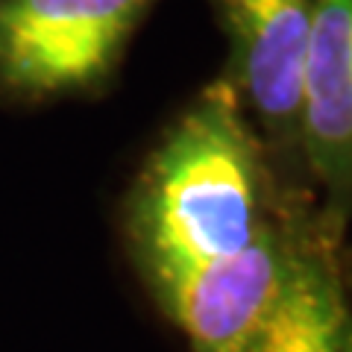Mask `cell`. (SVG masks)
<instances>
[{"mask_svg": "<svg viewBox=\"0 0 352 352\" xmlns=\"http://www.w3.org/2000/svg\"><path fill=\"white\" fill-rule=\"evenodd\" d=\"M159 0H0V103L85 97L115 74Z\"/></svg>", "mask_w": 352, "mask_h": 352, "instance_id": "obj_3", "label": "cell"}, {"mask_svg": "<svg viewBox=\"0 0 352 352\" xmlns=\"http://www.w3.org/2000/svg\"><path fill=\"white\" fill-rule=\"evenodd\" d=\"M302 164L340 223L352 208V0H317L305 71Z\"/></svg>", "mask_w": 352, "mask_h": 352, "instance_id": "obj_5", "label": "cell"}, {"mask_svg": "<svg viewBox=\"0 0 352 352\" xmlns=\"http://www.w3.org/2000/svg\"><path fill=\"white\" fill-rule=\"evenodd\" d=\"M344 223L291 185L261 235L156 296L191 352H352Z\"/></svg>", "mask_w": 352, "mask_h": 352, "instance_id": "obj_2", "label": "cell"}, {"mask_svg": "<svg viewBox=\"0 0 352 352\" xmlns=\"http://www.w3.org/2000/svg\"><path fill=\"white\" fill-rule=\"evenodd\" d=\"M291 185L226 76L162 135L126 197L124 232L153 300L261 235Z\"/></svg>", "mask_w": 352, "mask_h": 352, "instance_id": "obj_1", "label": "cell"}, {"mask_svg": "<svg viewBox=\"0 0 352 352\" xmlns=\"http://www.w3.org/2000/svg\"><path fill=\"white\" fill-rule=\"evenodd\" d=\"M229 44L226 80L264 147L302 164L305 71L317 0H212Z\"/></svg>", "mask_w": 352, "mask_h": 352, "instance_id": "obj_4", "label": "cell"}]
</instances>
